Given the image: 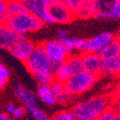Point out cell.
I'll use <instances>...</instances> for the list:
<instances>
[{
	"mask_svg": "<svg viewBox=\"0 0 120 120\" xmlns=\"http://www.w3.org/2000/svg\"><path fill=\"white\" fill-rule=\"evenodd\" d=\"M111 105L110 97L98 95L76 103L72 111L78 120H95Z\"/></svg>",
	"mask_w": 120,
	"mask_h": 120,
	"instance_id": "cell-1",
	"label": "cell"
},
{
	"mask_svg": "<svg viewBox=\"0 0 120 120\" xmlns=\"http://www.w3.org/2000/svg\"><path fill=\"white\" fill-rule=\"evenodd\" d=\"M4 22L20 36H25L30 33L35 32L44 25L38 18L28 11L12 16H7Z\"/></svg>",
	"mask_w": 120,
	"mask_h": 120,
	"instance_id": "cell-2",
	"label": "cell"
},
{
	"mask_svg": "<svg viewBox=\"0 0 120 120\" xmlns=\"http://www.w3.org/2000/svg\"><path fill=\"white\" fill-rule=\"evenodd\" d=\"M98 76L92 75L85 71L73 73L66 86L72 96H79L91 90L98 81Z\"/></svg>",
	"mask_w": 120,
	"mask_h": 120,
	"instance_id": "cell-3",
	"label": "cell"
},
{
	"mask_svg": "<svg viewBox=\"0 0 120 120\" xmlns=\"http://www.w3.org/2000/svg\"><path fill=\"white\" fill-rule=\"evenodd\" d=\"M24 63L31 74L39 71L51 69V60L49 58L42 44L35 46L32 54Z\"/></svg>",
	"mask_w": 120,
	"mask_h": 120,
	"instance_id": "cell-4",
	"label": "cell"
},
{
	"mask_svg": "<svg viewBox=\"0 0 120 120\" xmlns=\"http://www.w3.org/2000/svg\"><path fill=\"white\" fill-rule=\"evenodd\" d=\"M26 11L31 13L44 24H53L49 13V5L45 0H25L24 2Z\"/></svg>",
	"mask_w": 120,
	"mask_h": 120,
	"instance_id": "cell-5",
	"label": "cell"
},
{
	"mask_svg": "<svg viewBox=\"0 0 120 120\" xmlns=\"http://www.w3.org/2000/svg\"><path fill=\"white\" fill-rule=\"evenodd\" d=\"M49 13L53 22L57 24H69L76 18L75 14L62 0H57L49 7Z\"/></svg>",
	"mask_w": 120,
	"mask_h": 120,
	"instance_id": "cell-6",
	"label": "cell"
},
{
	"mask_svg": "<svg viewBox=\"0 0 120 120\" xmlns=\"http://www.w3.org/2000/svg\"><path fill=\"white\" fill-rule=\"evenodd\" d=\"M35 46L36 45L33 41L25 38V36H21L8 50L13 56L24 62L32 54Z\"/></svg>",
	"mask_w": 120,
	"mask_h": 120,
	"instance_id": "cell-7",
	"label": "cell"
},
{
	"mask_svg": "<svg viewBox=\"0 0 120 120\" xmlns=\"http://www.w3.org/2000/svg\"><path fill=\"white\" fill-rule=\"evenodd\" d=\"M14 93L19 100L24 104V108L30 114L40 108L37 98L34 92L21 84H17L14 86Z\"/></svg>",
	"mask_w": 120,
	"mask_h": 120,
	"instance_id": "cell-8",
	"label": "cell"
},
{
	"mask_svg": "<svg viewBox=\"0 0 120 120\" xmlns=\"http://www.w3.org/2000/svg\"><path fill=\"white\" fill-rule=\"evenodd\" d=\"M82 59L83 71L98 77L101 76L102 60L100 55L96 52L86 51L82 54Z\"/></svg>",
	"mask_w": 120,
	"mask_h": 120,
	"instance_id": "cell-9",
	"label": "cell"
},
{
	"mask_svg": "<svg viewBox=\"0 0 120 120\" xmlns=\"http://www.w3.org/2000/svg\"><path fill=\"white\" fill-rule=\"evenodd\" d=\"M42 45L51 61L62 63L68 58V55L64 51L56 40H48L42 43Z\"/></svg>",
	"mask_w": 120,
	"mask_h": 120,
	"instance_id": "cell-10",
	"label": "cell"
},
{
	"mask_svg": "<svg viewBox=\"0 0 120 120\" xmlns=\"http://www.w3.org/2000/svg\"><path fill=\"white\" fill-rule=\"evenodd\" d=\"M114 35L111 32L105 31L100 34L93 36L90 40H88L87 43V50L86 51L96 52L98 53L102 50V49L110 42L113 39Z\"/></svg>",
	"mask_w": 120,
	"mask_h": 120,
	"instance_id": "cell-11",
	"label": "cell"
},
{
	"mask_svg": "<svg viewBox=\"0 0 120 120\" xmlns=\"http://www.w3.org/2000/svg\"><path fill=\"white\" fill-rule=\"evenodd\" d=\"M21 36L4 22H0V49H8Z\"/></svg>",
	"mask_w": 120,
	"mask_h": 120,
	"instance_id": "cell-12",
	"label": "cell"
},
{
	"mask_svg": "<svg viewBox=\"0 0 120 120\" xmlns=\"http://www.w3.org/2000/svg\"><path fill=\"white\" fill-rule=\"evenodd\" d=\"M115 3L116 0H93V17L98 19H107L111 18V11Z\"/></svg>",
	"mask_w": 120,
	"mask_h": 120,
	"instance_id": "cell-13",
	"label": "cell"
},
{
	"mask_svg": "<svg viewBox=\"0 0 120 120\" xmlns=\"http://www.w3.org/2000/svg\"><path fill=\"white\" fill-rule=\"evenodd\" d=\"M99 55L102 60H112L116 58L120 55V37H113L110 42L108 43L100 52Z\"/></svg>",
	"mask_w": 120,
	"mask_h": 120,
	"instance_id": "cell-14",
	"label": "cell"
},
{
	"mask_svg": "<svg viewBox=\"0 0 120 120\" xmlns=\"http://www.w3.org/2000/svg\"><path fill=\"white\" fill-rule=\"evenodd\" d=\"M36 93L39 99L46 105L52 106L57 103L56 98L50 90V85H39Z\"/></svg>",
	"mask_w": 120,
	"mask_h": 120,
	"instance_id": "cell-15",
	"label": "cell"
},
{
	"mask_svg": "<svg viewBox=\"0 0 120 120\" xmlns=\"http://www.w3.org/2000/svg\"><path fill=\"white\" fill-rule=\"evenodd\" d=\"M120 74V55L112 60H102L101 75H118Z\"/></svg>",
	"mask_w": 120,
	"mask_h": 120,
	"instance_id": "cell-16",
	"label": "cell"
},
{
	"mask_svg": "<svg viewBox=\"0 0 120 120\" xmlns=\"http://www.w3.org/2000/svg\"><path fill=\"white\" fill-rule=\"evenodd\" d=\"M53 72H54L55 80L59 81L63 83H66L74 73L71 66L67 63L66 60L62 62Z\"/></svg>",
	"mask_w": 120,
	"mask_h": 120,
	"instance_id": "cell-17",
	"label": "cell"
},
{
	"mask_svg": "<svg viewBox=\"0 0 120 120\" xmlns=\"http://www.w3.org/2000/svg\"><path fill=\"white\" fill-rule=\"evenodd\" d=\"M32 75L39 85H50L55 80L54 72L51 69L39 71Z\"/></svg>",
	"mask_w": 120,
	"mask_h": 120,
	"instance_id": "cell-18",
	"label": "cell"
},
{
	"mask_svg": "<svg viewBox=\"0 0 120 120\" xmlns=\"http://www.w3.org/2000/svg\"><path fill=\"white\" fill-rule=\"evenodd\" d=\"M94 13V4L93 0H85L81 9L76 14V18L89 19L93 17Z\"/></svg>",
	"mask_w": 120,
	"mask_h": 120,
	"instance_id": "cell-19",
	"label": "cell"
},
{
	"mask_svg": "<svg viewBox=\"0 0 120 120\" xmlns=\"http://www.w3.org/2000/svg\"><path fill=\"white\" fill-rule=\"evenodd\" d=\"M24 2L18 0H8L7 2V16H12L20 13L25 12Z\"/></svg>",
	"mask_w": 120,
	"mask_h": 120,
	"instance_id": "cell-20",
	"label": "cell"
},
{
	"mask_svg": "<svg viewBox=\"0 0 120 120\" xmlns=\"http://www.w3.org/2000/svg\"><path fill=\"white\" fill-rule=\"evenodd\" d=\"M66 61L71 66L74 73L83 71L82 54H78V53H75L74 54L73 53V54L68 56V58H67Z\"/></svg>",
	"mask_w": 120,
	"mask_h": 120,
	"instance_id": "cell-21",
	"label": "cell"
},
{
	"mask_svg": "<svg viewBox=\"0 0 120 120\" xmlns=\"http://www.w3.org/2000/svg\"><path fill=\"white\" fill-rule=\"evenodd\" d=\"M56 40L58 41L60 45L61 46L62 49L64 50V51L68 56L73 54L75 52L73 38H70V37L67 36V37H63V38H58Z\"/></svg>",
	"mask_w": 120,
	"mask_h": 120,
	"instance_id": "cell-22",
	"label": "cell"
},
{
	"mask_svg": "<svg viewBox=\"0 0 120 120\" xmlns=\"http://www.w3.org/2000/svg\"><path fill=\"white\" fill-rule=\"evenodd\" d=\"M100 120H120V112L116 108L109 107L108 109L104 111L100 117L98 118Z\"/></svg>",
	"mask_w": 120,
	"mask_h": 120,
	"instance_id": "cell-23",
	"label": "cell"
},
{
	"mask_svg": "<svg viewBox=\"0 0 120 120\" xmlns=\"http://www.w3.org/2000/svg\"><path fill=\"white\" fill-rule=\"evenodd\" d=\"M50 87L52 93H53V95H54L56 99L67 89V87L66 86V83H63V82H60L56 80H54L50 83Z\"/></svg>",
	"mask_w": 120,
	"mask_h": 120,
	"instance_id": "cell-24",
	"label": "cell"
},
{
	"mask_svg": "<svg viewBox=\"0 0 120 120\" xmlns=\"http://www.w3.org/2000/svg\"><path fill=\"white\" fill-rule=\"evenodd\" d=\"M74 50L78 54H83L87 50L88 40L84 38H73Z\"/></svg>",
	"mask_w": 120,
	"mask_h": 120,
	"instance_id": "cell-25",
	"label": "cell"
},
{
	"mask_svg": "<svg viewBox=\"0 0 120 120\" xmlns=\"http://www.w3.org/2000/svg\"><path fill=\"white\" fill-rule=\"evenodd\" d=\"M52 118L55 120H76V118L72 110L60 111L53 115Z\"/></svg>",
	"mask_w": 120,
	"mask_h": 120,
	"instance_id": "cell-26",
	"label": "cell"
},
{
	"mask_svg": "<svg viewBox=\"0 0 120 120\" xmlns=\"http://www.w3.org/2000/svg\"><path fill=\"white\" fill-rule=\"evenodd\" d=\"M62 1L73 12L75 16H76V13L81 9V8L82 7V5H83V4L85 2V0H62Z\"/></svg>",
	"mask_w": 120,
	"mask_h": 120,
	"instance_id": "cell-27",
	"label": "cell"
},
{
	"mask_svg": "<svg viewBox=\"0 0 120 120\" xmlns=\"http://www.w3.org/2000/svg\"><path fill=\"white\" fill-rule=\"evenodd\" d=\"M8 78H9V71L4 66L2 68H0V89H2L6 85Z\"/></svg>",
	"mask_w": 120,
	"mask_h": 120,
	"instance_id": "cell-28",
	"label": "cell"
},
{
	"mask_svg": "<svg viewBox=\"0 0 120 120\" xmlns=\"http://www.w3.org/2000/svg\"><path fill=\"white\" fill-rule=\"evenodd\" d=\"M31 117L35 120H48L50 118V117L48 116V114L45 112H44L43 110L40 109V108H37L34 112H32L30 113Z\"/></svg>",
	"mask_w": 120,
	"mask_h": 120,
	"instance_id": "cell-29",
	"label": "cell"
},
{
	"mask_svg": "<svg viewBox=\"0 0 120 120\" xmlns=\"http://www.w3.org/2000/svg\"><path fill=\"white\" fill-rule=\"evenodd\" d=\"M112 104H113V108L120 112V84L116 88L113 96L112 97Z\"/></svg>",
	"mask_w": 120,
	"mask_h": 120,
	"instance_id": "cell-30",
	"label": "cell"
},
{
	"mask_svg": "<svg viewBox=\"0 0 120 120\" xmlns=\"http://www.w3.org/2000/svg\"><path fill=\"white\" fill-rule=\"evenodd\" d=\"M27 113V110L24 106H19L15 108V110L13 112L12 116L14 118H23Z\"/></svg>",
	"mask_w": 120,
	"mask_h": 120,
	"instance_id": "cell-31",
	"label": "cell"
},
{
	"mask_svg": "<svg viewBox=\"0 0 120 120\" xmlns=\"http://www.w3.org/2000/svg\"><path fill=\"white\" fill-rule=\"evenodd\" d=\"M7 2L8 0H0V22H4L7 17Z\"/></svg>",
	"mask_w": 120,
	"mask_h": 120,
	"instance_id": "cell-32",
	"label": "cell"
},
{
	"mask_svg": "<svg viewBox=\"0 0 120 120\" xmlns=\"http://www.w3.org/2000/svg\"><path fill=\"white\" fill-rule=\"evenodd\" d=\"M15 108H16V106H15L14 103H8L6 107L7 113L9 114V115H12L13 112H14V110H15Z\"/></svg>",
	"mask_w": 120,
	"mask_h": 120,
	"instance_id": "cell-33",
	"label": "cell"
},
{
	"mask_svg": "<svg viewBox=\"0 0 120 120\" xmlns=\"http://www.w3.org/2000/svg\"><path fill=\"white\" fill-rule=\"evenodd\" d=\"M69 34V32L67 30H65V29H61L58 31L57 33V35H58V38H63V37H67Z\"/></svg>",
	"mask_w": 120,
	"mask_h": 120,
	"instance_id": "cell-34",
	"label": "cell"
},
{
	"mask_svg": "<svg viewBox=\"0 0 120 120\" xmlns=\"http://www.w3.org/2000/svg\"><path fill=\"white\" fill-rule=\"evenodd\" d=\"M14 118H11L9 116V114L8 113H4V112H0V120H8V119H12Z\"/></svg>",
	"mask_w": 120,
	"mask_h": 120,
	"instance_id": "cell-35",
	"label": "cell"
},
{
	"mask_svg": "<svg viewBox=\"0 0 120 120\" xmlns=\"http://www.w3.org/2000/svg\"><path fill=\"white\" fill-rule=\"evenodd\" d=\"M3 66H4V65H3L2 63H1V62H0V68H2Z\"/></svg>",
	"mask_w": 120,
	"mask_h": 120,
	"instance_id": "cell-36",
	"label": "cell"
},
{
	"mask_svg": "<svg viewBox=\"0 0 120 120\" xmlns=\"http://www.w3.org/2000/svg\"><path fill=\"white\" fill-rule=\"evenodd\" d=\"M18 1H21V2H24L25 0H18Z\"/></svg>",
	"mask_w": 120,
	"mask_h": 120,
	"instance_id": "cell-37",
	"label": "cell"
}]
</instances>
